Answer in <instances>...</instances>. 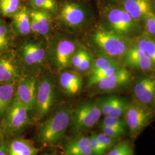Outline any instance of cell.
<instances>
[{"label": "cell", "instance_id": "obj_29", "mask_svg": "<svg viewBox=\"0 0 155 155\" xmlns=\"http://www.w3.org/2000/svg\"><path fill=\"white\" fill-rule=\"evenodd\" d=\"M132 145L127 142H121L115 145L107 155H133Z\"/></svg>", "mask_w": 155, "mask_h": 155}, {"label": "cell", "instance_id": "obj_36", "mask_svg": "<svg viewBox=\"0 0 155 155\" xmlns=\"http://www.w3.org/2000/svg\"><path fill=\"white\" fill-rule=\"evenodd\" d=\"M89 52L84 49H79L77 51L74 55L72 57L71 61V66L77 69L78 67L83 61L84 57Z\"/></svg>", "mask_w": 155, "mask_h": 155}, {"label": "cell", "instance_id": "obj_23", "mask_svg": "<svg viewBox=\"0 0 155 155\" xmlns=\"http://www.w3.org/2000/svg\"><path fill=\"white\" fill-rule=\"evenodd\" d=\"M12 33L11 28L0 20V53L11 50Z\"/></svg>", "mask_w": 155, "mask_h": 155}, {"label": "cell", "instance_id": "obj_42", "mask_svg": "<svg viewBox=\"0 0 155 155\" xmlns=\"http://www.w3.org/2000/svg\"><path fill=\"white\" fill-rule=\"evenodd\" d=\"M119 1H120V0H119Z\"/></svg>", "mask_w": 155, "mask_h": 155}, {"label": "cell", "instance_id": "obj_22", "mask_svg": "<svg viewBox=\"0 0 155 155\" xmlns=\"http://www.w3.org/2000/svg\"><path fill=\"white\" fill-rule=\"evenodd\" d=\"M16 83L0 84V119L2 120L14 99Z\"/></svg>", "mask_w": 155, "mask_h": 155}, {"label": "cell", "instance_id": "obj_33", "mask_svg": "<svg viewBox=\"0 0 155 155\" xmlns=\"http://www.w3.org/2000/svg\"><path fill=\"white\" fill-rule=\"evenodd\" d=\"M95 136L100 145L102 147V148L105 150L109 149L111 147H113L116 143V140L111 139L110 137L106 136L104 133L95 134Z\"/></svg>", "mask_w": 155, "mask_h": 155}, {"label": "cell", "instance_id": "obj_6", "mask_svg": "<svg viewBox=\"0 0 155 155\" xmlns=\"http://www.w3.org/2000/svg\"><path fill=\"white\" fill-rule=\"evenodd\" d=\"M55 96V87L51 78L44 77L38 81L34 110L36 120H41L50 112L54 104Z\"/></svg>", "mask_w": 155, "mask_h": 155}, {"label": "cell", "instance_id": "obj_34", "mask_svg": "<svg viewBox=\"0 0 155 155\" xmlns=\"http://www.w3.org/2000/svg\"><path fill=\"white\" fill-rule=\"evenodd\" d=\"M91 149L93 155H104L105 150L102 148L95 136V133H91L89 137Z\"/></svg>", "mask_w": 155, "mask_h": 155}, {"label": "cell", "instance_id": "obj_38", "mask_svg": "<svg viewBox=\"0 0 155 155\" xmlns=\"http://www.w3.org/2000/svg\"><path fill=\"white\" fill-rule=\"evenodd\" d=\"M9 141L5 139L0 145V155H8V146Z\"/></svg>", "mask_w": 155, "mask_h": 155}, {"label": "cell", "instance_id": "obj_5", "mask_svg": "<svg viewBox=\"0 0 155 155\" xmlns=\"http://www.w3.org/2000/svg\"><path fill=\"white\" fill-rule=\"evenodd\" d=\"M93 40L106 56L113 58L125 54L128 49L123 36L111 31L98 30L93 35Z\"/></svg>", "mask_w": 155, "mask_h": 155}, {"label": "cell", "instance_id": "obj_8", "mask_svg": "<svg viewBox=\"0 0 155 155\" xmlns=\"http://www.w3.org/2000/svg\"><path fill=\"white\" fill-rule=\"evenodd\" d=\"M77 51L76 42L68 38L58 40L52 50V60L54 66L59 70H66L71 65L72 57Z\"/></svg>", "mask_w": 155, "mask_h": 155}, {"label": "cell", "instance_id": "obj_19", "mask_svg": "<svg viewBox=\"0 0 155 155\" xmlns=\"http://www.w3.org/2000/svg\"><path fill=\"white\" fill-rule=\"evenodd\" d=\"M31 32L45 36L49 32L51 23V15L48 12L33 9L29 11Z\"/></svg>", "mask_w": 155, "mask_h": 155}, {"label": "cell", "instance_id": "obj_30", "mask_svg": "<svg viewBox=\"0 0 155 155\" xmlns=\"http://www.w3.org/2000/svg\"><path fill=\"white\" fill-rule=\"evenodd\" d=\"M32 5L38 10L54 11L56 8L55 0H31Z\"/></svg>", "mask_w": 155, "mask_h": 155}, {"label": "cell", "instance_id": "obj_28", "mask_svg": "<svg viewBox=\"0 0 155 155\" xmlns=\"http://www.w3.org/2000/svg\"><path fill=\"white\" fill-rule=\"evenodd\" d=\"M127 64L130 66L140 70H148L152 68L154 64V63L148 56L145 54L140 56L132 61L128 62Z\"/></svg>", "mask_w": 155, "mask_h": 155}, {"label": "cell", "instance_id": "obj_18", "mask_svg": "<svg viewBox=\"0 0 155 155\" xmlns=\"http://www.w3.org/2000/svg\"><path fill=\"white\" fill-rule=\"evenodd\" d=\"M11 29L13 33L18 36H26L31 32L29 11L26 6H22L12 17Z\"/></svg>", "mask_w": 155, "mask_h": 155}, {"label": "cell", "instance_id": "obj_26", "mask_svg": "<svg viewBox=\"0 0 155 155\" xmlns=\"http://www.w3.org/2000/svg\"><path fill=\"white\" fill-rule=\"evenodd\" d=\"M116 66H118L117 61L114 58L107 56L100 57L93 61L91 67V74Z\"/></svg>", "mask_w": 155, "mask_h": 155}, {"label": "cell", "instance_id": "obj_11", "mask_svg": "<svg viewBox=\"0 0 155 155\" xmlns=\"http://www.w3.org/2000/svg\"><path fill=\"white\" fill-rule=\"evenodd\" d=\"M59 18L67 27L77 29L85 24L87 13L81 4L75 2H67L61 7Z\"/></svg>", "mask_w": 155, "mask_h": 155}, {"label": "cell", "instance_id": "obj_15", "mask_svg": "<svg viewBox=\"0 0 155 155\" xmlns=\"http://www.w3.org/2000/svg\"><path fill=\"white\" fill-rule=\"evenodd\" d=\"M134 94L138 102L148 105L155 97V77H146L139 79L135 83Z\"/></svg>", "mask_w": 155, "mask_h": 155}, {"label": "cell", "instance_id": "obj_12", "mask_svg": "<svg viewBox=\"0 0 155 155\" xmlns=\"http://www.w3.org/2000/svg\"><path fill=\"white\" fill-rule=\"evenodd\" d=\"M20 58L28 66L40 65L45 61L46 50L39 41H28L22 43L19 48Z\"/></svg>", "mask_w": 155, "mask_h": 155}, {"label": "cell", "instance_id": "obj_13", "mask_svg": "<svg viewBox=\"0 0 155 155\" xmlns=\"http://www.w3.org/2000/svg\"><path fill=\"white\" fill-rule=\"evenodd\" d=\"M96 102L102 114L114 118L124 116L129 105L124 98L115 95L102 97Z\"/></svg>", "mask_w": 155, "mask_h": 155}, {"label": "cell", "instance_id": "obj_41", "mask_svg": "<svg viewBox=\"0 0 155 155\" xmlns=\"http://www.w3.org/2000/svg\"><path fill=\"white\" fill-rule=\"evenodd\" d=\"M153 101H155V98H154V100H153Z\"/></svg>", "mask_w": 155, "mask_h": 155}, {"label": "cell", "instance_id": "obj_32", "mask_svg": "<svg viewBox=\"0 0 155 155\" xmlns=\"http://www.w3.org/2000/svg\"><path fill=\"white\" fill-rule=\"evenodd\" d=\"M100 128L102 133L116 140L122 137L125 133V130L116 129L102 124H100Z\"/></svg>", "mask_w": 155, "mask_h": 155}, {"label": "cell", "instance_id": "obj_39", "mask_svg": "<svg viewBox=\"0 0 155 155\" xmlns=\"http://www.w3.org/2000/svg\"><path fill=\"white\" fill-rule=\"evenodd\" d=\"M4 137H4V133H3L1 124V122H0V145L3 142L4 140L5 139Z\"/></svg>", "mask_w": 155, "mask_h": 155}, {"label": "cell", "instance_id": "obj_21", "mask_svg": "<svg viewBox=\"0 0 155 155\" xmlns=\"http://www.w3.org/2000/svg\"><path fill=\"white\" fill-rule=\"evenodd\" d=\"M39 150L25 139L15 138L8 143V155H36Z\"/></svg>", "mask_w": 155, "mask_h": 155}, {"label": "cell", "instance_id": "obj_37", "mask_svg": "<svg viewBox=\"0 0 155 155\" xmlns=\"http://www.w3.org/2000/svg\"><path fill=\"white\" fill-rule=\"evenodd\" d=\"M92 63H93L92 58L90 55V54H89V52H88L87 54L83 59V61L79 64V66L78 67L77 70L81 72H85L89 70L90 68H91Z\"/></svg>", "mask_w": 155, "mask_h": 155}, {"label": "cell", "instance_id": "obj_2", "mask_svg": "<svg viewBox=\"0 0 155 155\" xmlns=\"http://www.w3.org/2000/svg\"><path fill=\"white\" fill-rule=\"evenodd\" d=\"M28 109L13 99L1 122L5 137H12L21 133L32 123Z\"/></svg>", "mask_w": 155, "mask_h": 155}, {"label": "cell", "instance_id": "obj_20", "mask_svg": "<svg viewBox=\"0 0 155 155\" xmlns=\"http://www.w3.org/2000/svg\"><path fill=\"white\" fill-rule=\"evenodd\" d=\"M65 155H93L89 137L79 134L70 139L64 146Z\"/></svg>", "mask_w": 155, "mask_h": 155}, {"label": "cell", "instance_id": "obj_24", "mask_svg": "<svg viewBox=\"0 0 155 155\" xmlns=\"http://www.w3.org/2000/svg\"><path fill=\"white\" fill-rule=\"evenodd\" d=\"M21 0H0V13L4 17H12L21 8Z\"/></svg>", "mask_w": 155, "mask_h": 155}, {"label": "cell", "instance_id": "obj_17", "mask_svg": "<svg viewBox=\"0 0 155 155\" xmlns=\"http://www.w3.org/2000/svg\"><path fill=\"white\" fill-rule=\"evenodd\" d=\"M59 84L65 94L72 96L78 94L82 87V79L77 73L70 70H64L59 77Z\"/></svg>", "mask_w": 155, "mask_h": 155}, {"label": "cell", "instance_id": "obj_4", "mask_svg": "<svg viewBox=\"0 0 155 155\" xmlns=\"http://www.w3.org/2000/svg\"><path fill=\"white\" fill-rule=\"evenodd\" d=\"M101 115L96 102L87 101L80 104L72 112V132L80 134L91 129L99 121Z\"/></svg>", "mask_w": 155, "mask_h": 155}, {"label": "cell", "instance_id": "obj_10", "mask_svg": "<svg viewBox=\"0 0 155 155\" xmlns=\"http://www.w3.org/2000/svg\"><path fill=\"white\" fill-rule=\"evenodd\" d=\"M21 77L16 54L11 50L0 53V84L16 82Z\"/></svg>", "mask_w": 155, "mask_h": 155}, {"label": "cell", "instance_id": "obj_25", "mask_svg": "<svg viewBox=\"0 0 155 155\" xmlns=\"http://www.w3.org/2000/svg\"><path fill=\"white\" fill-rule=\"evenodd\" d=\"M136 46L143 50L155 64V39L148 36L141 37L137 40Z\"/></svg>", "mask_w": 155, "mask_h": 155}, {"label": "cell", "instance_id": "obj_14", "mask_svg": "<svg viewBox=\"0 0 155 155\" xmlns=\"http://www.w3.org/2000/svg\"><path fill=\"white\" fill-rule=\"evenodd\" d=\"M121 5L130 16L138 21L153 12L152 0H120Z\"/></svg>", "mask_w": 155, "mask_h": 155}, {"label": "cell", "instance_id": "obj_27", "mask_svg": "<svg viewBox=\"0 0 155 155\" xmlns=\"http://www.w3.org/2000/svg\"><path fill=\"white\" fill-rule=\"evenodd\" d=\"M120 67L118 66L111 67L106 70H101L97 72H94L91 74L87 81V85L89 86H91L95 85L97 83H98L100 81L106 78L109 77L113 74V73L117 71Z\"/></svg>", "mask_w": 155, "mask_h": 155}, {"label": "cell", "instance_id": "obj_16", "mask_svg": "<svg viewBox=\"0 0 155 155\" xmlns=\"http://www.w3.org/2000/svg\"><path fill=\"white\" fill-rule=\"evenodd\" d=\"M130 74L125 68H120L110 76L100 81L95 85L101 91L107 92L123 87L130 82Z\"/></svg>", "mask_w": 155, "mask_h": 155}, {"label": "cell", "instance_id": "obj_9", "mask_svg": "<svg viewBox=\"0 0 155 155\" xmlns=\"http://www.w3.org/2000/svg\"><path fill=\"white\" fill-rule=\"evenodd\" d=\"M38 81L32 77H21L16 83L14 99L25 106L29 112L34 111Z\"/></svg>", "mask_w": 155, "mask_h": 155}, {"label": "cell", "instance_id": "obj_31", "mask_svg": "<svg viewBox=\"0 0 155 155\" xmlns=\"http://www.w3.org/2000/svg\"><path fill=\"white\" fill-rule=\"evenodd\" d=\"M101 124L122 130H125L127 127L124 119H122L121 118H114L109 116L104 117L101 122Z\"/></svg>", "mask_w": 155, "mask_h": 155}, {"label": "cell", "instance_id": "obj_1", "mask_svg": "<svg viewBox=\"0 0 155 155\" xmlns=\"http://www.w3.org/2000/svg\"><path fill=\"white\" fill-rule=\"evenodd\" d=\"M72 111L67 105L62 106L38 127L36 139L40 144L54 146L64 136L71 122Z\"/></svg>", "mask_w": 155, "mask_h": 155}, {"label": "cell", "instance_id": "obj_40", "mask_svg": "<svg viewBox=\"0 0 155 155\" xmlns=\"http://www.w3.org/2000/svg\"><path fill=\"white\" fill-rule=\"evenodd\" d=\"M152 5L153 9H155V0H152Z\"/></svg>", "mask_w": 155, "mask_h": 155}, {"label": "cell", "instance_id": "obj_3", "mask_svg": "<svg viewBox=\"0 0 155 155\" xmlns=\"http://www.w3.org/2000/svg\"><path fill=\"white\" fill-rule=\"evenodd\" d=\"M124 116L130 137L134 140L152 122L154 113L148 106L138 102L129 104Z\"/></svg>", "mask_w": 155, "mask_h": 155}, {"label": "cell", "instance_id": "obj_35", "mask_svg": "<svg viewBox=\"0 0 155 155\" xmlns=\"http://www.w3.org/2000/svg\"><path fill=\"white\" fill-rule=\"evenodd\" d=\"M147 32L150 35H155V13L153 12L145 17L143 20Z\"/></svg>", "mask_w": 155, "mask_h": 155}, {"label": "cell", "instance_id": "obj_7", "mask_svg": "<svg viewBox=\"0 0 155 155\" xmlns=\"http://www.w3.org/2000/svg\"><path fill=\"white\" fill-rule=\"evenodd\" d=\"M106 19L111 31L122 36L131 34L137 28V21L121 5L108 8L106 11Z\"/></svg>", "mask_w": 155, "mask_h": 155}]
</instances>
